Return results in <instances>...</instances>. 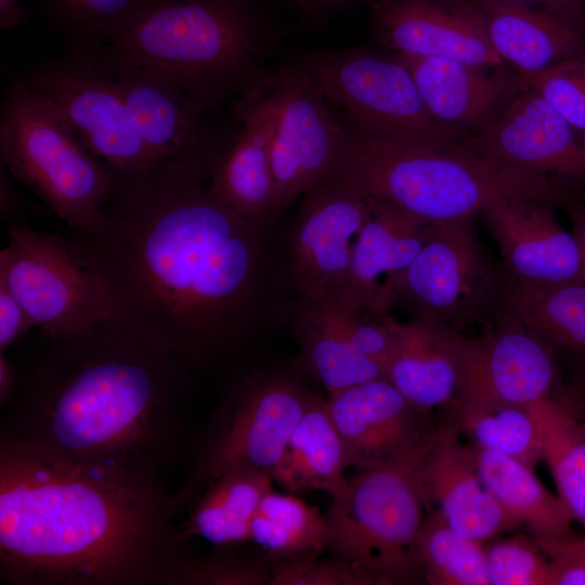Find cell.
Wrapping results in <instances>:
<instances>
[{"mask_svg": "<svg viewBox=\"0 0 585 585\" xmlns=\"http://www.w3.org/2000/svg\"><path fill=\"white\" fill-rule=\"evenodd\" d=\"M74 234L112 323L193 372L218 370L291 328L297 294L283 223H255L207 185L110 204L99 225Z\"/></svg>", "mask_w": 585, "mask_h": 585, "instance_id": "obj_1", "label": "cell"}, {"mask_svg": "<svg viewBox=\"0 0 585 585\" xmlns=\"http://www.w3.org/2000/svg\"><path fill=\"white\" fill-rule=\"evenodd\" d=\"M161 481L1 435L0 575L13 585H176L190 556Z\"/></svg>", "mask_w": 585, "mask_h": 585, "instance_id": "obj_2", "label": "cell"}, {"mask_svg": "<svg viewBox=\"0 0 585 585\" xmlns=\"http://www.w3.org/2000/svg\"><path fill=\"white\" fill-rule=\"evenodd\" d=\"M50 341L2 435L161 481L186 442L193 370L110 322Z\"/></svg>", "mask_w": 585, "mask_h": 585, "instance_id": "obj_3", "label": "cell"}, {"mask_svg": "<svg viewBox=\"0 0 585 585\" xmlns=\"http://www.w3.org/2000/svg\"><path fill=\"white\" fill-rule=\"evenodd\" d=\"M275 41L255 0H151L113 41L79 55L152 70L208 114L266 83Z\"/></svg>", "mask_w": 585, "mask_h": 585, "instance_id": "obj_4", "label": "cell"}, {"mask_svg": "<svg viewBox=\"0 0 585 585\" xmlns=\"http://www.w3.org/2000/svg\"><path fill=\"white\" fill-rule=\"evenodd\" d=\"M347 127L346 152L334 178L430 222L479 216L512 199L563 207L573 196L547 177L500 167L459 142L403 141Z\"/></svg>", "mask_w": 585, "mask_h": 585, "instance_id": "obj_5", "label": "cell"}, {"mask_svg": "<svg viewBox=\"0 0 585 585\" xmlns=\"http://www.w3.org/2000/svg\"><path fill=\"white\" fill-rule=\"evenodd\" d=\"M0 156L12 178L39 197L74 233L93 230L115 195L108 170L61 110L23 79L5 92Z\"/></svg>", "mask_w": 585, "mask_h": 585, "instance_id": "obj_6", "label": "cell"}, {"mask_svg": "<svg viewBox=\"0 0 585 585\" xmlns=\"http://www.w3.org/2000/svg\"><path fill=\"white\" fill-rule=\"evenodd\" d=\"M292 367L256 368L224 391L199 442L182 489V511L213 480L233 469L272 473L292 431L318 395Z\"/></svg>", "mask_w": 585, "mask_h": 585, "instance_id": "obj_7", "label": "cell"}, {"mask_svg": "<svg viewBox=\"0 0 585 585\" xmlns=\"http://www.w3.org/2000/svg\"><path fill=\"white\" fill-rule=\"evenodd\" d=\"M437 429L402 460L359 471L323 512L325 548L367 571L380 585L424 581L417 541L425 507L414 469Z\"/></svg>", "mask_w": 585, "mask_h": 585, "instance_id": "obj_8", "label": "cell"}, {"mask_svg": "<svg viewBox=\"0 0 585 585\" xmlns=\"http://www.w3.org/2000/svg\"><path fill=\"white\" fill-rule=\"evenodd\" d=\"M476 217L429 223L424 246L394 283L392 307L465 335L497 318L506 270L485 250Z\"/></svg>", "mask_w": 585, "mask_h": 585, "instance_id": "obj_9", "label": "cell"}, {"mask_svg": "<svg viewBox=\"0 0 585 585\" xmlns=\"http://www.w3.org/2000/svg\"><path fill=\"white\" fill-rule=\"evenodd\" d=\"M64 115L108 170L114 204L176 186L142 140L113 80L80 56L43 65L25 79Z\"/></svg>", "mask_w": 585, "mask_h": 585, "instance_id": "obj_10", "label": "cell"}, {"mask_svg": "<svg viewBox=\"0 0 585 585\" xmlns=\"http://www.w3.org/2000/svg\"><path fill=\"white\" fill-rule=\"evenodd\" d=\"M8 236L0 276L46 338L112 323L102 280L75 236L37 231L25 221L9 226Z\"/></svg>", "mask_w": 585, "mask_h": 585, "instance_id": "obj_11", "label": "cell"}, {"mask_svg": "<svg viewBox=\"0 0 585 585\" xmlns=\"http://www.w3.org/2000/svg\"><path fill=\"white\" fill-rule=\"evenodd\" d=\"M295 64L358 131L413 142H457L433 120L410 70L393 54L322 50Z\"/></svg>", "mask_w": 585, "mask_h": 585, "instance_id": "obj_12", "label": "cell"}, {"mask_svg": "<svg viewBox=\"0 0 585 585\" xmlns=\"http://www.w3.org/2000/svg\"><path fill=\"white\" fill-rule=\"evenodd\" d=\"M107 75L135 127L173 185H207L231 140L222 136L181 88L142 67L77 55Z\"/></svg>", "mask_w": 585, "mask_h": 585, "instance_id": "obj_13", "label": "cell"}, {"mask_svg": "<svg viewBox=\"0 0 585 585\" xmlns=\"http://www.w3.org/2000/svg\"><path fill=\"white\" fill-rule=\"evenodd\" d=\"M273 99L271 162L284 213L313 187L333 179L348 142V127L295 63L269 82Z\"/></svg>", "mask_w": 585, "mask_h": 585, "instance_id": "obj_14", "label": "cell"}, {"mask_svg": "<svg viewBox=\"0 0 585 585\" xmlns=\"http://www.w3.org/2000/svg\"><path fill=\"white\" fill-rule=\"evenodd\" d=\"M368 212V196L339 178L301 197L296 213L283 225L297 299L339 297L343 292L352 246Z\"/></svg>", "mask_w": 585, "mask_h": 585, "instance_id": "obj_15", "label": "cell"}, {"mask_svg": "<svg viewBox=\"0 0 585 585\" xmlns=\"http://www.w3.org/2000/svg\"><path fill=\"white\" fill-rule=\"evenodd\" d=\"M500 167L541 174L585 193V140L538 93L523 87L481 132L459 142Z\"/></svg>", "mask_w": 585, "mask_h": 585, "instance_id": "obj_16", "label": "cell"}, {"mask_svg": "<svg viewBox=\"0 0 585 585\" xmlns=\"http://www.w3.org/2000/svg\"><path fill=\"white\" fill-rule=\"evenodd\" d=\"M348 467L359 471L393 465L420 447L437 429L426 412L388 379L379 378L327 394Z\"/></svg>", "mask_w": 585, "mask_h": 585, "instance_id": "obj_17", "label": "cell"}, {"mask_svg": "<svg viewBox=\"0 0 585 585\" xmlns=\"http://www.w3.org/2000/svg\"><path fill=\"white\" fill-rule=\"evenodd\" d=\"M564 382L551 350L518 321L499 313L478 337L469 336L460 394L529 405L551 396Z\"/></svg>", "mask_w": 585, "mask_h": 585, "instance_id": "obj_18", "label": "cell"}, {"mask_svg": "<svg viewBox=\"0 0 585 585\" xmlns=\"http://www.w3.org/2000/svg\"><path fill=\"white\" fill-rule=\"evenodd\" d=\"M377 40L393 55L505 65L473 0H370Z\"/></svg>", "mask_w": 585, "mask_h": 585, "instance_id": "obj_19", "label": "cell"}, {"mask_svg": "<svg viewBox=\"0 0 585 585\" xmlns=\"http://www.w3.org/2000/svg\"><path fill=\"white\" fill-rule=\"evenodd\" d=\"M425 510L438 511L459 534L481 542L518 528L483 481L471 445L459 441L455 420L438 428L414 469Z\"/></svg>", "mask_w": 585, "mask_h": 585, "instance_id": "obj_20", "label": "cell"}, {"mask_svg": "<svg viewBox=\"0 0 585 585\" xmlns=\"http://www.w3.org/2000/svg\"><path fill=\"white\" fill-rule=\"evenodd\" d=\"M395 56L410 70L433 120L457 142L484 130L523 88L520 74L507 65Z\"/></svg>", "mask_w": 585, "mask_h": 585, "instance_id": "obj_21", "label": "cell"}, {"mask_svg": "<svg viewBox=\"0 0 585 585\" xmlns=\"http://www.w3.org/2000/svg\"><path fill=\"white\" fill-rule=\"evenodd\" d=\"M557 207L538 199H512L479 213L511 275L537 283L585 284L582 247L560 224Z\"/></svg>", "mask_w": 585, "mask_h": 585, "instance_id": "obj_22", "label": "cell"}, {"mask_svg": "<svg viewBox=\"0 0 585 585\" xmlns=\"http://www.w3.org/2000/svg\"><path fill=\"white\" fill-rule=\"evenodd\" d=\"M369 212L351 252L343 292L333 297L358 312L387 314L399 275L424 246L430 221L369 197Z\"/></svg>", "mask_w": 585, "mask_h": 585, "instance_id": "obj_23", "label": "cell"}, {"mask_svg": "<svg viewBox=\"0 0 585 585\" xmlns=\"http://www.w3.org/2000/svg\"><path fill=\"white\" fill-rule=\"evenodd\" d=\"M270 79L236 103L240 129L207 184L219 202L262 225L277 224L283 216L271 162L274 106Z\"/></svg>", "mask_w": 585, "mask_h": 585, "instance_id": "obj_24", "label": "cell"}, {"mask_svg": "<svg viewBox=\"0 0 585 585\" xmlns=\"http://www.w3.org/2000/svg\"><path fill=\"white\" fill-rule=\"evenodd\" d=\"M394 349L387 378L417 407L430 412L458 401L469 336L433 320L401 322L384 315Z\"/></svg>", "mask_w": 585, "mask_h": 585, "instance_id": "obj_25", "label": "cell"}, {"mask_svg": "<svg viewBox=\"0 0 585 585\" xmlns=\"http://www.w3.org/2000/svg\"><path fill=\"white\" fill-rule=\"evenodd\" d=\"M500 313L543 341L570 378L585 379V284L530 282L506 270Z\"/></svg>", "mask_w": 585, "mask_h": 585, "instance_id": "obj_26", "label": "cell"}, {"mask_svg": "<svg viewBox=\"0 0 585 585\" xmlns=\"http://www.w3.org/2000/svg\"><path fill=\"white\" fill-rule=\"evenodd\" d=\"M489 41L505 65L535 75L585 51V29L541 9L474 1Z\"/></svg>", "mask_w": 585, "mask_h": 585, "instance_id": "obj_27", "label": "cell"}, {"mask_svg": "<svg viewBox=\"0 0 585 585\" xmlns=\"http://www.w3.org/2000/svg\"><path fill=\"white\" fill-rule=\"evenodd\" d=\"M471 447L483 481L517 526H524L541 545L575 535L571 512L541 483L533 469L500 453Z\"/></svg>", "mask_w": 585, "mask_h": 585, "instance_id": "obj_28", "label": "cell"}, {"mask_svg": "<svg viewBox=\"0 0 585 585\" xmlns=\"http://www.w3.org/2000/svg\"><path fill=\"white\" fill-rule=\"evenodd\" d=\"M346 468V451L326 398L317 395L288 439L272 479L290 494L320 490L336 498L348 486Z\"/></svg>", "mask_w": 585, "mask_h": 585, "instance_id": "obj_29", "label": "cell"}, {"mask_svg": "<svg viewBox=\"0 0 585 585\" xmlns=\"http://www.w3.org/2000/svg\"><path fill=\"white\" fill-rule=\"evenodd\" d=\"M271 473L233 469L209 483L179 521L182 540L199 537L224 548L250 541L251 522L263 497L273 490Z\"/></svg>", "mask_w": 585, "mask_h": 585, "instance_id": "obj_30", "label": "cell"}, {"mask_svg": "<svg viewBox=\"0 0 585 585\" xmlns=\"http://www.w3.org/2000/svg\"><path fill=\"white\" fill-rule=\"evenodd\" d=\"M290 329L300 349L299 367L322 385L327 394L387 378L386 368L358 352L317 300L297 299Z\"/></svg>", "mask_w": 585, "mask_h": 585, "instance_id": "obj_31", "label": "cell"}, {"mask_svg": "<svg viewBox=\"0 0 585 585\" xmlns=\"http://www.w3.org/2000/svg\"><path fill=\"white\" fill-rule=\"evenodd\" d=\"M459 433L472 445L514 458L534 470L544 460L541 427L531 404L490 400L459 402L455 408Z\"/></svg>", "mask_w": 585, "mask_h": 585, "instance_id": "obj_32", "label": "cell"}, {"mask_svg": "<svg viewBox=\"0 0 585 585\" xmlns=\"http://www.w3.org/2000/svg\"><path fill=\"white\" fill-rule=\"evenodd\" d=\"M250 541L273 563L318 556L326 549L323 514L294 494L272 490L255 514Z\"/></svg>", "mask_w": 585, "mask_h": 585, "instance_id": "obj_33", "label": "cell"}, {"mask_svg": "<svg viewBox=\"0 0 585 585\" xmlns=\"http://www.w3.org/2000/svg\"><path fill=\"white\" fill-rule=\"evenodd\" d=\"M531 407L558 496L573 519L585 524V430L554 396L531 403Z\"/></svg>", "mask_w": 585, "mask_h": 585, "instance_id": "obj_34", "label": "cell"}, {"mask_svg": "<svg viewBox=\"0 0 585 585\" xmlns=\"http://www.w3.org/2000/svg\"><path fill=\"white\" fill-rule=\"evenodd\" d=\"M417 551L428 584L490 585L485 544L456 532L438 511H426Z\"/></svg>", "mask_w": 585, "mask_h": 585, "instance_id": "obj_35", "label": "cell"}, {"mask_svg": "<svg viewBox=\"0 0 585 585\" xmlns=\"http://www.w3.org/2000/svg\"><path fill=\"white\" fill-rule=\"evenodd\" d=\"M151 0H48L49 10L69 37L72 56L118 37Z\"/></svg>", "mask_w": 585, "mask_h": 585, "instance_id": "obj_36", "label": "cell"}, {"mask_svg": "<svg viewBox=\"0 0 585 585\" xmlns=\"http://www.w3.org/2000/svg\"><path fill=\"white\" fill-rule=\"evenodd\" d=\"M490 585H551L550 561L531 534H516L485 546Z\"/></svg>", "mask_w": 585, "mask_h": 585, "instance_id": "obj_37", "label": "cell"}, {"mask_svg": "<svg viewBox=\"0 0 585 585\" xmlns=\"http://www.w3.org/2000/svg\"><path fill=\"white\" fill-rule=\"evenodd\" d=\"M522 86L538 93L585 140V51L535 75Z\"/></svg>", "mask_w": 585, "mask_h": 585, "instance_id": "obj_38", "label": "cell"}, {"mask_svg": "<svg viewBox=\"0 0 585 585\" xmlns=\"http://www.w3.org/2000/svg\"><path fill=\"white\" fill-rule=\"evenodd\" d=\"M273 562L266 557L230 552L193 557L180 571L177 585H270Z\"/></svg>", "mask_w": 585, "mask_h": 585, "instance_id": "obj_39", "label": "cell"}, {"mask_svg": "<svg viewBox=\"0 0 585 585\" xmlns=\"http://www.w3.org/2000/svg\"><path fill=\"white\" fill-rule=\"evenodd\" d=\"M270 585H380L378 580L354 563L318 556L273 563Z\"/></svg>", "mask_w": 585, "mask_h": 585, "instance_id": "obj_40", "label": "cell"}, {"mask_svg": "<svg viewBox=\"0 0 585 585\" xmlns=\"http://www.w3.org/2000/svg\"><path fill=\"white\" fill-rule=\"evenodd\" d=\"M541 546L550 561L551 585H585V537Z\"/></svg>", "mask_w": 585, "mask_h": 585, "instance_id": "obj_41", "label": "cell"}, {"mask_svg": "<svg viewBox=\"0 0 585 585\" xmlns=\"http://www.w3.org/2000/svg\"><path fill=\"white\" fill-rule=\"evenodd\" d=\"M35 324L18 299L0 276V351L1 353Z\"/></svg>", "mask_w": 585, "mask_h": 585, "instance_id": "obj_42", "label": "cell"}, {"mask_svg": "<svg viewBox=\"0 0 585 585\" xmlns=\"http://www.w3.org/2000/svg\"><path fill=\"white\" fill-rule=\"evenodd\" d=\"M500 2L545 10L585 29V0H473Z\"/></svg>", "mask_w": 585, "mask_h": 585, "instance_id": "obj_43", "label": "cell"}, {"mask_svg": "<svg viewBox=\"0 0 585 585\" xmlns=\"http://www.w3.org/2000/svg\"><path fill=\"white\" fill-rule=\"evenodd\" d=\"M585 430V379L570 378L551 395Z\"/></svg>", "mask_w": 585, "mask_h": 585, "instance_id": "obj_44", "label": "cell"}, {"mask_svg": "<svg viewBox=\"0 0 585 585\" xmlns=\"http://www.w3.org/2000/svg\"><path fill=\"white\" fill-rule=\"evenodd\" d=\"M572 222V232L585 257V193L572 197L564 206Z\"/></svg>", "mask_w": 585, "mask_h": 585, "instance_id": "obj_45", "label": "cell"}, {"mask_svg": "<svg viewBox=\"0 0 585 585\" xmlns=\"http://www.w3.org/2000/svg\"><path fill=\"white\" fill-rule=\"evenodd\" d=\"M18 379L13 365L0 354V403L5 405L10 403L18 392Z\"/></svg>", "mask_w": 585, "mask_h": 585, "instance_id": "obj_46", "label": "cell"}, {"mask_svg": "<svg viewBox=\"0 0 585 585\" xmlns=\"http://www.w3.org/2000/svg\"><path fill=\"white\" fill-rule=\"evenodd\" d=\"M26 20L21 0H0V27L9 30L23 24Z\"/></svg>", "mask_w": 585, "mask_h": 585, "instance_id": "obj_47", "label": "cell"}, {"mask_svg": "<svg viewBox=\"0 0 585 585\" xmlns=\"http://www.w3.org/2000/svg\"><path fill=\"white\" fill-rule=\"evenodd\" d=\"M11 173L1 162V214L9 217L16 208V193L11 182Z\"/></svg>", "mask_w": 585, "mask_h": 585, "instance_id": "obj_48", "label": "cell"}, {"mask_svg": "<svg viewBox=\"0 0 585 585\" xmlns=\"http://www.w3.org/2000/svg\"><path fill=\"white\" fill-rule=\"evenodd\" d=\"M356 0H316L317 16L326 15L335 10L342 9Z\"/></svg>", "mask_w": 585, "mask_h": 585, "instance_id": "obj_49", "label": "cell"}, {"mask_svg": "<svg viewBox=\"0 0 585 585\" xmlns=\"http://www.w3.org/2000/svg\"><path fill=\"white\" fill-rule=\"evenodd\" d=\"M296 4L300 10L306 12L309 15L317 16L316 0H290Z\"/></svg>", "mask_w": 585, "mask_h": 585, "instance_id": "obj_50", "label": "cell"}]
</instances>
